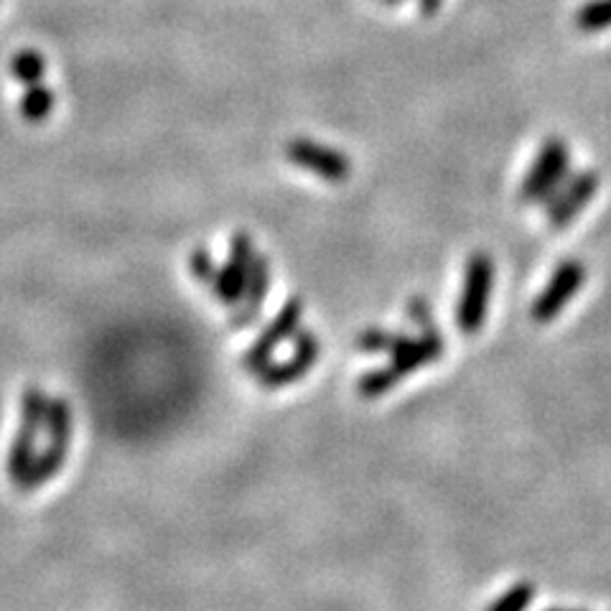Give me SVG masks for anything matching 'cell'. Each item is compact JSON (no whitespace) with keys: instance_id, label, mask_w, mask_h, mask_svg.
<instances>
[{"instance_id":"obj_11","label":"cell","mask_w":611,"mask_h":611,"mask_svg":"<svg viewBox=\"0 0 611 611\" xmlns=\"http://www.w3.org/2000/svg\"><path fill=\"white\" fill-rule=\"evenodd\" d=\"M443 354V336L439 329H428V332H420V336H406L398 350L390 354V367L393 375L403 379L416 373V369L431 365V362L441 360Z\"/></svg>"},{"instance_id":"obj_14","label":"cell","mask_w":611,"mask_h":611,"mask_svg":"<svg viewBox=\"0 0 611 611\" xmlns=\"http://www.w3.org/2000/svg\"><path fill=\"white\" fill-rule=\"evenodd\" d=\"M11 74L26 87L36 85V82H44V74H46L44 54H39L36 49H21V52L13 54L11 60Z\"/></svg>"},{"instance_id":"obj_8","label":"cell","mask_w":611,"mask_h":611,"mask_svg":"<svg viewBox=\"0 0 611 611\" xmlns=\"http://www.w3.org/2000/svg\"><path fill=\"white\" fill-rule=\"evenodd\" d=\"M301 317H303L301 301L288 299L283 303V309H280L276 313V319H272L270 324L262 329L258 340H255V344L247 350V354L243 357V367L247 369V373L258 375L260 369L268 365V362L272 360V352H276V346H280L286 340H291V336L296 334V329H299V324H301Z\"/></svg>"},{"instance_id":"obj_10","label":"cell","mask_w":611,"mask_h":611,"mask_svg":"<svg viewBox=\"0 0 611 611\" xmlns=\"http://www.w3.org/2000/svg\"><path fill=\"white\" fill-rule=\"evenodd\" d=\"M583 266L578 260H564L553 272L550 283L545 286V291L533 303V319L538 324H548L566 309V303L578 293V288L583 286Z\"/></svg>"},{"instance_id":"obj_19","label":"cell","mask_w":611,"mask_h":611,"mask_svg":"<svg viewBox=\"0 0 611 611\" xmlns=\"http://www.w3.org/2000/svg\"><path fill=\"white\" fill-rule=\"evenodd\" d=\"M189 266H192L194 278L200 280V283H204V286L214 283V276H217V266H214L210 250H204V247H196V250L192 253V258H189Z\"/></svg>"},{"instance_id":"obj_15","label":"cell","mask_w":611,"mask_h":611,"mask_svg":"<svg viewBox=\"0 0 611 611\" xmlns=\"http://www.w3.org/2000/svg\"><path fill=\"white\" fill-rule=\"evenodd\" d=\"M408 334L385 332V329H365L357 336V350L367 354H393L398 346L406 342Z\"/></svg>"},{"instance_id":"obj_4","label":"cell","mask_w":611,"mask_h":611,"mask_svg":"<svg viewBox=\"0 0 611 611\" xmlns=\"http://www.w3.org/2000/svg\"><path fill=\"white\" fill-rule=\"evenodd\" d=\"M568 171V148L560 138H545L538 159L519 186L523 202H548Z\"/></svg>"},{"instance_id":"obj_3","label":"cell","mask_w":611,"mask_h":611,"mask_svg":"<svg viewBox=\"0 0 611 611\" xmlns=\"http://www.w3.org/2000/svg\"><path fill=\"white\" fill-rule=\"evenodd\" d=\"M492 286H494V262L490 255L474 253L467 260L464 270V288H461V299L457 309V324L461 334L474 336L479 329L484 326L486 319V306L492 299Z\"/></svg>"},{"instance_id":"obj_1","label":"cell","mask_w":611,"mask_h":611,"mask_svg":"<svg viewBox=\"0 0 611 611\" xmlns=\"http://www.w3.org/2000/svg\"><path fill=\"white\" fill-rule=\"evenodd\" d=\"M44 431L49 436V443L44 451L36 453L34 464H31L26 476H23V482L19 484L21 492H34L46 482H52V479L62 472L64 464H67L72 433H74V416L67 398L49 400Z\"/></svg>"},{"instance_id":"obj_13","label":"cell","mask_w":611,"mask_h":611,"mask_svg":"<svg viewBox=\"0 0 611 611\" xmlns=\"http://www.w3.org/2000/svg\"><path fill=\"white\" fill-rule=\"evenodd\" d=\"M19 112L21 118L29 122H44L49 115L54 112V93L44 85V82L29 85L19 103Z\"/></svg>"},{"instance_id":"obj_9","label":"cell","mask_w":611,"mask_h":611,"mask_svg":"<svg viewBox=\"0 0 611 611\" xmlns=\"http://www.w3.org/2000/svg\"><path fill=\"white\" fill-rule=\"evenodd\" d=\"M599 189L597 171H581L571 176L566 186H558L548 200V225L553 229H564L581 214L586 204L593 200Z\"/></svg>"},{"instance_id":"obj_6","label":"cell","mask_w":611,"mask_h":611,"mask_svg":"<svg viewBox=\"0 0 611 611\" xmlns=\"http://www.w3.org/2000/svg\"><path fill=\"white\" fill-rule=\"evenodd\" d=\"M253 260H255L253 237L247 233H237L233 237V243H229V255L225 266L217 268L214 283L210 286L214 299H217L222 306H237L239 299H243Z\"/></svg>"},{"instance_id":"obj_21","label":"cell","mask_w":611,"mask_h":611,"mask_svg":"<svg viewBox=\"0 0 611 611\" xmlns=\"http://www.w3.org/2000/svg\"><path fill=\"white\" fill-rule=\"evenodd\" d=\"M441 3H443V0H418L420 13H424V15H433L441 8Z\"/></svg>"},{"instance_id":"obj_12","label":"cell","mask_w":611,"mask_h":611,"mask_svg":"<svg viewBox=\"0 0 611 611\" xmlns=\"http://www.w3.org/2000/svg\"><path fill=\"white\" fill-rule=\"evenodd\" d=\"M270 276H272L270 260L266 255H255L250 276H247V283H245V293L235 306V313H233L235 329H250L255 321H258L262 306H266V299L270 293Z\"/></svg>"},{"instance_id":"obj_18","label":"cell","mask_w":611,"mask_h":611,"mask_svg":"<svg viewBox=\"0 0 611 611\" xmlns=\"http://www.w3.org/2000/svg\"><path fill=\"white\" fill-rule=\"evenodd\" d=\"M533 599H535L533 583H515L512 589L502 593L492 607H486V611H525L533 604Z\"/></svg>"},{"instance_id":"obj_7","label":"cell","mask_w":611,"mask_h":611,"mask_svg":"<svg viewBox=\"0 0 611 611\" xmlns=\"http://www.w3.org/2000/svg\"><path fill=\"white\" fill-rule=\"evenodd\" d=\"M321 354V344L319 336L313 332H301L296 336L293 344V354L288 360L280 362H268L266 367L258 373V383L262 390H280V387H288L293 383H299L301 377L311 373V367L317 365Z\"/></svg>"},{"instance_id":"obj_16","label":"cell","mask_w":611,"mask_h":611,"mask_svg":"<svg viewBox=\"0 0 611 611\" xmlns=\"http://www.w3.org/2000/svg\"><path fill=\"white\" fill-rule=\"evenodd\" d=\"M400 379L393 375L390 367H377V369H369V373L362 375L357 379V393L360 398H367V400H375L379 398V395L390 393L395 385H398Z\"/></svg>"},{"instance_id":"obj_23","label":"cell","mask_w":611,"mask_h":611,"mask_svg":"<svg viewBox=\"0 0 611 611\" xmlns=\"http://www.w3.org/2000/svg\"><path fill=\"white\" fill-rule=\"evenodd\" d=\"M548 611H568V609H548Z\"/></svg>"},{"instance_id":"obj_5","label":"cell","mask_w":611,"mask_h":611,"mask_svg":"<svg viewBox=\"0 0 611 611\" xmlns=\"http://www.w3.org/2000/svg\"><path fill=\"white\" fill-rule=\"evenodd\" d=\"M286 156L293 167L313 173V176L332 181V184H342L352 176V161L350 156L336 151L332 146L319 143L311 138H293L288 140Z\"/></svg>"},{"instance_id":"obj_17","label":"cell","mask_w":611,"mask_h":611,"mask_svg":"<svg viewBox=\"0 0 611 611\" xmlns=\"http://www.w3.org/2000/svg\"><path fill=\"white\" fill-rule=\"evenodd\" d=\"M576 23L581 31H601L611 26V0H589L576 13Z\"/></svg>"},{"instance_id":"obj_22","label":"cell","mask_w":611,"mask_h":611,"mask_svg":"<svg viewBox=\"0 0 611 611\" xmlns=\"http://www.w3.org/2000/svg\"><path fill=\"white\" fill-rule=\"evenodd\" d=\"M383 3H387V6H398V3H403V0H383Z\"/></svg>"},{"instance_id":"obj_2","label":"cell","mask_w":611,"mask_h":611,"mask_svg":"<svg viewBox=\"0 0 611 611\" xmlns=\"http://www.w3.org/2000/svg\"><path fill=\"white\" fill-rule=\"evenodd\" d=\"M46 408H49V398L46 393L41 390L36 385H29L26 390H23L21 398V424L19 431H15L13 441H11V451H8V476H11V482L19 486L23 482V476L34 464L36 459V441L39 433L44 431L46 424Z\"/></svg>"},{"instance_id":"obj_20","label":"cell","mask_w":611,"mask_h":611,"mask_svg":"<svg viewBox=\"0 0 611 611\" xmlns=\"http://www.w3.org/2000/svg\"><path fill=\"white\" fill-rule=\"evenodd\" d=\"M408 319H410L416 326H420V332H428V329H436L431 303L424 301V299H412V301L408 303Z\"/></svg>"}]
</instances>
